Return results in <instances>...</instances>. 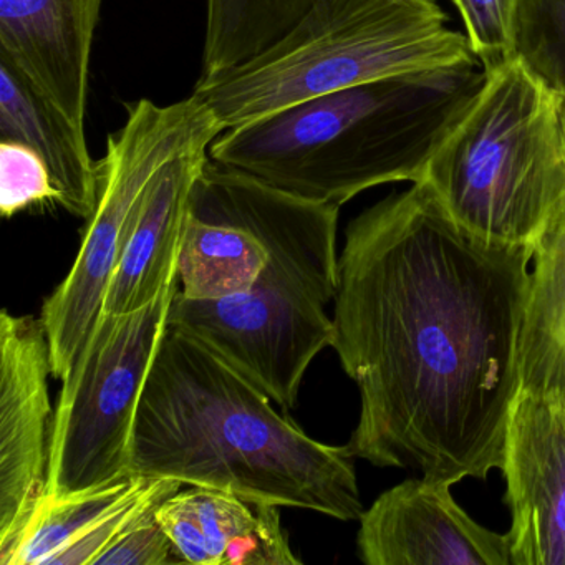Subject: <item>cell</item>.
<instances>
[{"label":"cell","mask_w":565,"mask_h":565,"mask_svg":"<svg viewBox=\"0 0 565 565\" xmlns=\"http://www.w3.org/2000/svg\"><path fill=\"white\" fill-rule=\"evenodd\" d=\"M481 64L366 82L217 135L210 158L279 190L342 207L382 184L419 183L481 90Z\"/></svg>","instance_id":"obj_3"},{"label":"cell","mask_w":565,"mask_h":565,"mask_svg":"<svg viewBox=\"0 0 565 565\" xmlns=\"http://www.w3.org/2000/svg\"><path fill=\"white\" fill-rule=\"evenodd\" d=\"M158 521L183 564L300 565L280 505L190 486L158 508Z\"/></svg>","instance_id":"obj_16"},{"label":"cell","mask_w":565,"mask_h":565,"mask_svg":"<svg viewBox=\"0 0 565 565\" xmlns=\"http://www.w3.org/2000/svg\"><path fill=\"white\" fill-rule=\"evenodd\" d=\"M180 280L128 313L104 312L62 380L49 441L45 498L120 481L131 472L141 393L168 329Z\"/></svg>","instance_id":"obj_8"},{"label":"cell","mask_w":565,"mask_h":565,"mask_svg":"<svg viewBox=\"0 0 565 565\" xmlns=\"http://www.w3.org/2000/svg\"><path fill=\"white\" fill-rule=\"evenodd\" d=\"M452 4L486 72L514 57L519 0H452Z\"/></svg>","instance_id":"obj_22"},{"label":"cell","mask_w":565,"mask_h":565,"mask_svg":"<svg viewBox=\"0 0 565 565\" xmlns=\"http://www.w3.org/2000/svg\"><path fill=\"white\" fill-rule=\"evenodd\" d=\"M220 134L223 128L194 94L170 105L148 98L127 104L125 124L108 135L97 161V206L85 221L74 266L42 303L52 376L58 382L74 369L104 313L108 282L141 194L161 168L188 150L211 147Z\"/></svg>","instance_id":"obj_7"},{"label":"cell","mask_w":565,"mask_h":565,"mask_svg":"<svg viewBox=\"0 0 565 565\" xmlns=\"http://www.w3.org/2000/svg\"><path fill=\"white\" fill-rule=\"evenodd\" d=\"M51 347L41 317L0 313V565L45 498L52 412Z\"/></svg>","instance_id":"obj_10"},{"label":"cell","mask_w":565,"mask_h":565,"mask_svg":"<svg viewBox=\"0 0 565 565\" xmlns=\"http://www.w3.org/2000/svg\"><path fill=\"white\" fill-rule=\"evenodd\" d=\"M274 405L203 340L168 326L138 406L131 472L360 521L355 458Z\"/></svg>","instance_id":"obj_2"},{"label":"cell","mask_w":565,"mask_h":565,"mask_svg":"<svg viewBox=\"0 0 565 565\" xmlns=\"http://www.w3.org/2000/svg\"><path fill=\"white\" fill-rule=\"evenodd\" d=\"M290 193L207 160L191 191L178 279L180 296L220 300L259 279Z\"/></svg>","instance_id":"obj_9"},{"label":"cell","mask_w":565,"mask_h":565,"mask_svg":"<svg viewBox=\"0 0 565 565\" xmlns=\"http://www.w3.org/2000/svg\"><path fill=\"white\" fill-rule=\"evenodd\" d=\"M514 55L565 97V0H519Z\"/></svg>","instance_id":"obj_20"},{"label":"cell","mask_w":565,"mask_h":565,"mask_svg":"<svg viewBox=\"0 0 565 565\" xmlns=\"http://www.w3.org/2000/svg\"><path fill=\"white\" fill-rule=\"evenodd\" d=\"M476 64L435 0H313L279 41L193 94L224 131L366 82Z\"/></svg>","instance_id":"obj_4"},{"label":"cell","mask_w":565,"mask_h":565,"mask_svg":"<svg viewBox=\"0 0 565 565\" xmlns=\"http://www.w3.org/2000/svg\"><path fill=\"white\" fill-rule=\"evenodd\" d=\"M183 486L177 479L131 475L44 498L9 565H95L145 511L163 504Z\"/></svg>","instance_id":"obj_15"},{"label":"cell","mask_w":565,"mask_h":565,"mask_svg":"<svg viewBox=\"0 0 565 565\" xmlns=\"http://www.w3.org/2000/svg\"><path fill=\"white\" fill-rule=\"evenodd\" d=\"M102 0H0V55L85 131Z\"/></svg>","instance_id":"obj_13"},{"label":"cell","mask_w":565,"mask_h":565,"mask_svg":"<svg viewBox=\"0 0 565 565\" xmlns=\"http://www.w3.org/2000/svg\"><path fill=\"white\" fill-rule=\"evenodd\" d=\"M532 259L459 226L423 183L349 224L332 349L360 393L353 458L451 486L501 469Z\"/></svg>","instance_id":"obj_1"},{"label":"cell","mask_w":565,"mask_h":565,"mask_svg":"<svg viewBox=\"0 0 565 565\" xmlns=\"http://www.w3.org/2000/svg\"><path fill=\"white\" fill-rule=\"evenodd\" d=\"M210 147L193 148L161 168L138 200L105 294L104 312L128 313L178 282L191 191Z\"/></svg>","instance_id":"obj_14"},{"label":"cell","mask_w":565,"mask_h":565,"mask_svg":"<svg viewBox=\"0 0 565 565\" xmlns=\"http://www.w3.org/2000/svg\"><path fill=\"white\" fill-rule=\"evenodd\" d=\"M501 471L512 565H565V399L519 390Z\"/></svg>","instance_id":"obj_11"},{"label":"cell","mask_w":565,"mask_h":565,"mask_svg":"<svg viewBox=\"0 0 565 565\" xmlns=\"http://www.w3.org/2000/svg\"><path fill=\"white\" fill-rule=\"evenodd\" d=\"M356 554L366 565H512L511 541L472 521L451 484L406 479L360 518Z\"/></svg>","instance_id":"obj_12"},{"label":"cell","mask_w":565,"mask_h":565,"mask_svg":"<svg viewBox=\"0 0 565 565\" xmlns=\"http://www.w3.org/2000/svg\"><path fill=\"white\" fill-rule=\"evenodd\" d=\"M562 131L565 141V97ZM534 259L519 339L521 390L565 399V210Z\"/></svg>","instance_id":"obj_18"},{"label":"cell","mask_w":565,"mask_h":565,"mask_svg":"<svg viewBox=\"0 0 565 565\" xmlns=\"http://www.w3.org/2000/svg\"><path fill=\"white\" fill-rule=\"evenodd\" d=\"M313 0H206L198 82L211 81L259 55L306 14Z\"/></svg>","instance_id":"obj_19"},{"label":"cell","mask_w":565,"mask_h":565,"mask_svg":"<svg viewBox=\"0 0 565 565\" xmlns=\"http://www.w3.org/2000/svg\"><path fill=\"white\" fill-rule=\"evenodd\" d=\"M61 207V193L41 154L19 141L0 140V213L12 220L28 211Z\"/></svg>","instance_id":"obj_21"},{"label":"cell","mask_w":565,"mask_h":565,"mask_svg":"<svg viewBox=\"0 0 565 565\" xmlns=\"http://www.w3.org/2000/svg\"><path fill=\"white\" fill-rule=\"evenodd\" d=\"M562 100L515 55L486 72L419 183L469 233L535 253L565 210Z\"/></svg>","instance_id":"obj_5"},{"label":"cell","mask_w":565,"mask_h":565,"mask_svg":"<svg viewBox=\"0 0 565 565\" xmlns=\"http://www.w3.org/2000/svg\"><path fill=\"white\" fill-rule=\"evenodd\" d=\"M0 140L19 141L41 154L61 193V207L87 221L98 201L97 161L85 131L0 55Z\"/></svg>","instance_id":"obj_17"},{"label":"cell","mask_w":565,"mask_h":565,"mask_svg":"<svg viewBox=\"0 0 565 565\" xmlns=\"http://www.w3.org/2000/svg\"><path fill=\"white\" fill-rule=\"evenodd\" d=\"M340 206L290 193L269 259L246 292L190 300L178 290L168 326L180 327L253 380L284 412L296 408L313 360L332 347L327 306L339 289Z\"/></svg>","instance_id":"obj_6"},{"label":"cell","mask_w":565,"mask_h":565,"mask_svg":"<svg viewBox=\"0 0 565 565\" xmlns=\"http://www.w3.org/2000/svg\"><path fill=\"white\" fill-rule=\"evenodd\" d=\"M161 505V504H160ZM145 511L95 565H168L183 564L178 557L163 525L158 521V508Z\"/></svg>","instance_id":"obj_23"}]
</instances>
